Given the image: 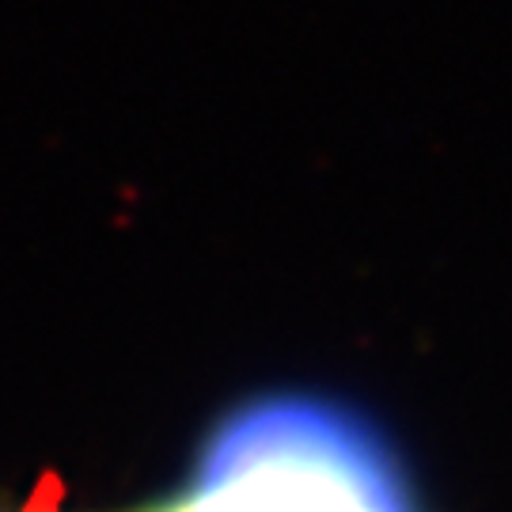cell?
I'll return each mask as SVG.
<instances>
[{"label":"cell","instance_id":"6da1fadb","mask_svg":"<svg viewBox=\"0 0 512 512\" xmlns=\"http://www.w3.org/2000/svg\"><path fill=\"white\" fill-rule=\"evenodd\" d=\"M145 512H186L183 501H164V505H156V509H145Z\"/></svg>","mask_w":512,"mask_h":512}]
</instances>
